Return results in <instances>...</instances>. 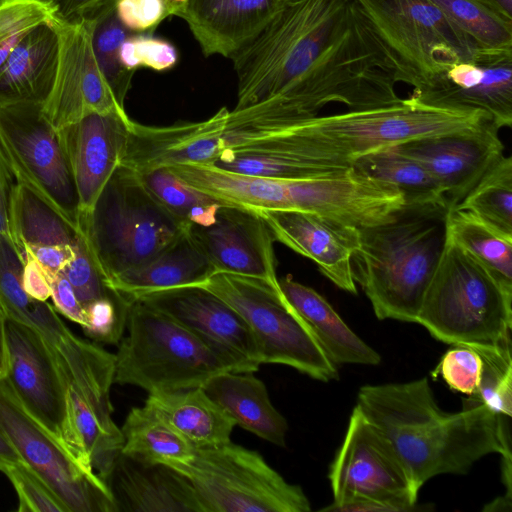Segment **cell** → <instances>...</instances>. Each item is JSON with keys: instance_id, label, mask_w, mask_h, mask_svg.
<instances>
[{"instance_id": "obj_1", "label": "cell", "mask_w": 512, "mask_h": 512, "mask_svg": "<svg viewBox=\"0 0 512 512\" xmlns=\"http://www.w3.org/2000/svg\"><path fill=\"white\" fill-rule=\"evenodd\" d=\"M231 60L234 110L263 105L293 124L330 103L349 110L401 101L355 0H291Z\"/></svg>"}, {"instance_id": "obj_2", "label": "cell", "mask_w": 512, "mask_h": 512, "mask_svg": "<svg viewBox=\"0 0 512 512\" xmlns=\"http://www.w3.org/2000/svg\"><path fill=\"white\" fill-rule=\"evenodd\" d=\"M480 111H454L400 102L295 122L243 149L248 165L274 178H296L318 165L352 167L360 157L415 138L478 128Z\"/></svg>"}, {"instance_id": "obj_3", "label": "cell", "mask_w": 512, "mask_h": 512, "mask_svg": "<svg viewBox=\"0 0 512 512\" xmlns=\"http://www.w3.org/2000/svg\"><path fill=\"white\" fill-rule=\"evenodd\" d=\"M356 406L388 438L419 489L437 475L466 474L489 454L511 457L510 433L484 404L468 396L460 411H443L426 377L362 386Z\"/></svg>"}, {"instance_id": "obj_4", "label": "cell", "mask_w": 512, "mask_h": 512, "mask_svg": "<svg viewBox=\"0 0 512 512\" xmlns=\"http://www.w3.org/2000/svg\"><path fill=\"white\" fill-rule=\"evenodd\" d=\"M447 214L445 207L404 205L389 220L359 228L353 277L378 319L416 323L445 245Z\"/></svg>"}, {"instance_id": "obj_5", "label": "cell", "mask_w": 512, "mask_h": 512, "mask_svg": "<svg viewBox=\"0 0 512 512\" xmlns=\"http://www.w3.org/2000/svg\"><path fill=\"white\" fill-rule=\"evenodd\" d=\"M416 323L451 345L511 351L512 295L446 233Z\"/></svg>"}, {"instance_id": "obj_6", "label": "cell", "mask_w": 512, "mask_h": 512, "mask_svg": "<svg viewBox=\"0 0 512 512\" xmlns=\"http://www.w3.org/2000/svg\"><path fill=\"white\" fill-rule=\"evenodd\" d=\"M190 224L174 217L144 186L138 173L120 165L78 232L105 284L156 256Z\"/></svg>"}, {"instance_id": "obj_7", "label": "cell", "mask_w": 512, "mask_h": 512, "mask_svg": "<svg viewBox=\"0 0 512 512\" xmlns=\"http://www.w3.org/2000/svg\"><path fill=\"white\" fill-rule=\"evenodd\" d=\"M115 354L114 383L148 393L203 387L213 376L237 372L219 351L161 313L134 300Z\"/></svg>"}, {"instance_id": "obj_8", "label": "cell", "mask_w": 512, "mask_h": 512, "mask_svg": "<svg viewBox=\"0 0 512 512\" xmlns=\"http://www.w3.org/2000/svg\"><path fill=\"white\" fill-rule=\"evenodd\" d=\"M393 79L419 89L448 66L474 60L477 44L429 0H355Z\"/></svg>"}, {"instance_id": "obj_9", "label": "cell", "mask_w": 512, "mask_h": 512, "mask_svg": "<svg viewBox=\"0 0 512 512\" xmlns=\"http://www.w3.org/2000/svg\"><path fill=\"white\" fill-rule=\"evenodd\" d=\"M22 260L11 237L0 235V304L8 319L35 331L50 349L69 387L87 403L110 430V399L114 383L115 354L77 337L47 301L30 297L21 282Z\"/></svg>"}, {"instance_id": "obj_10", "label": "cell", "mask_w": 512, "mask_h": 512, "mask_svg": "<svg viewBox=\"0 0 512 512\" xmlns=\"http://www.w3.org/2000/svg\"><path fill=\"white\" fill-rule=\"evenodd\" d=\"M193 486L203 512H308L302 488L287 482L256 451L230 441L194 449L173 467Z\"/></svg>"}, {"instance_id": "obj_11", "label": "cell", "mask_w": 512, "mask_h": 512, "mask_svg": "<svg viewBox=\"0 0 512 512\" xmlns=\"http://www.w3.org/2000/svg\"><path fill=\"white\" fill-rule=\"evenodd\" d=\"M197 286L214 293L242 316L255 338L262 364L288 365L322 382L338 379L337 365L284 299L279 284L217 271Z\"/></svg>"}, {"instance_id": "obj_12", "label": "cell", "mask_w": 512, "mask_h": 512, "mask_svg": "<svg viewBox=\"0 0 512 512\" xmlns=\"http://www.w3.org/2000/svg\"><path fill=\"white\" fill-rule=\"evenodd\" d=\"M335 507L381 504L392 512L418 507L419 488L388 438L355 406L328 474Z\"/></svg>"}, {"instance_id": "obj_13", "label": "cell", "mask_w": 512, "mask_h": 512, "mask_svg": "<svg viewBox=\"0 0 512 512\" xmlns=\"http://www.w3.org/2000/svg\"><path fill=\"white\" fill-rule=\"evenodd\" d=\"M0 153L23 186L78 231V196L57 130L41 103L0 106Z\"/></svg>"}, {"instance_id": "obj_14", "label": "cell", "mask_w": 512, "mask_h": 512, "mask_svg": "<svg viewBox=\"0 0 512 512\" xmlns=\"http://www.w3.org/2000/svg\"><path fill=\"white\" fill-rule=\"evenodd\" d=\"M0 430L68 512H118L107 483L25 410L4 377H0Z\"/></svg>"}, {"instance_id": "obj_15", "label": "cell", "mask_w": 512, "mask_h": 512, "mask_svg": "<svg viewBox=\"0 0 512 512\" xmlns=\"http://www.w3.org/2000/svg\"><path fill=\"white\" fill-rule=\"evenodd\" d=\"M5 341V380L25 410L75 458L68 415L69 385L50 349L31 328L8 318Z\"/></svg>"}, {"instance_id": "obj_16", "label": "cell", "mask_w": 512, "mask_h": 512, "mask_svg": "<svg viewBox=\"0 0 512 512\" xmlns=\"http://www.w3.org/2000/svg\"><path fill=\"white\" fill-rule=\"evenodd\" d=\"M58 64L42 113L59 130L93 113L126 112L121 108L96 61L89 18L54 21Z\"/></svg>"}, {"instance_id": "obj_17", "label": "cell", "mask_w": 512, "mask_h": 512, "mask_svg": "<svg viewBox=\"0 0 512 512\" xmlns=\"http://www.w3.org/2000/svg\"><path fill=\"white\" fill-rule=\"evenodd\" d=\"M409 98L438 109L480 111L500 129L512 125V50L479 51L471 61L454 63Z\"/></svg>"}, {"instance_id": "obj_18", "label": "cell", "mask_w": 512, "mask_h": 512, "mask_svg": "<svg viewBox=\"0 0 512 512\" xmlns=\"http://www.w3.org/2000/svg\"><path fill=\"white\" fill-rule=\"evenodd\" d=\"M225 356L237 372H256L262 364L255 338L242 316L200 286H181L138 297ZM134 301V300H133Z\"/></svg>"}, {"instance_id": "obj_19", "label": "cell", "mask_w": 512, "mask_h": 512, "mask_svg": "<svg viewBox=\"0 0 512 512\" xmlns=\"http://www.w3.org/2000/svg\"><path fill=\"white\" fill-rule=\"evenodd\" d=\"M492 122L478 128L411 139L393 146L418 161L435 179L448 210L455 208L489 168L504 145Z\"/></svg>"}, {"instance_id": "obj_20", "label": "cell", "mask_w": 512, "mask_h": 512, "mask_svg": "<svg viewBox=\"0 0 512 512\" xmlns=\"http://www.w3.org/2000/svg\"><path fill=\"white\" fill-rule=\"evenodd\" d=\"M131 120L126 112L93 113L57 130L78 196V223L121 165Z\"/></svg>"}, {"instance_id": "obj_21", "label": "cell", "mask_w": 512, "mask_h": 512, "mask_svg": "<svg viewBox=\"0 0 512 512\" xmlns=\"http://www.w3.org/2000/svg\"><path fill=\"white\" fill-rule=\"evenodd\" d=\"M189 232L216 272L254 277L278 285L275 238L258 212L222 205L210 225L190 224Z\"/></svg>"}, {"instance_id": "obj_22", "label": "cell", "mask_w": 512, "mask_h": 512, "mask_svg": "<svg viewBox=\"0 0 512 512\" xmlns=\"http://www.w3.org/2000/svg\"><path fill=\"white\" fill-rule=\"evenodd\" d=\"M275 241L314 261L321 273L338 288L357 293L352 254L359 244V228L297 210H263Z\"/></svg>"}, {"instance_id": "obj_23", "label": "cell", "mask_w": 512, "mask_h": 512, "mask_svg": "<svg viewBox=\"0 0 512 512\" xmlns=\"http://www.w3.org/2000/svg\"><path fill=\"white\" fill-rule=\"evenodd\" d=\"M282 0H188L175 14L188 25L202 53L232 58L265 28Z\"/></svg>"}, {"instance_id": "obj_24", "label": "cell", "mask_w": 512, "mask_h": 512, "mask_svg": "<svg viewBox=\"0 0 512 512\" xmlns=\"http://www.w3.org/2000/svg\"><path fill=\"white\" fill-rule=\"evenodd\" d=\"M106 483L118 512H203L189 480L164 464L120 453Z\"/></svg>"}, {"instance_id": "obj_25", "label": "cell", "mask_w": 512, "mask_h": 512, "mask_svg": "<svg viewBox=\"0 0 512 512\" xmlns=\"http://www.w3.org/2000/svg\"><path fill=\"white\" fill-rule=\"evenodd\" d=\"M9 227L19 254L28 253L51 278L74 258L79 232L23 186L13 183Z\"/></svg>"}, {"instance_id": "obj_26", "label": "cell", "mask_w": 512, "mask_h": 512, "mask_svg": "<svg viewBox=\"0 0 512 512\" xmlns=\"http://www.w3.org/2000/svg\"><path fill=\"white\" fill-rule=\"evenodd\" d=\"M281 294L313 334L324 353L336 365H377L381 356L364 342L330 303L291 275L278 279Z\"/></svg>"}, {"instance_id": "obj_27", "label": "cell", "mask_w": 512, "mask_h": 512, "mask_svg": "<svg viewBox=\"0 0 512 512\" xmlns=\"http://www.w3.org/2000/svg\"><path fill=\"white\" fill-rule=\"evenodd\" d=\"M214 272V266L191 236L188 226L156 256L120 274L108 287L133 301L155 291L197 286Z\"/></svg>"}, {"instance_id": "obj_28", "label": "cell", "mask_w": 512, "mask_h": 512, "mask_svg": "<svg viewBox=\"0 0 512 512\" xmlns=\"http://www.w3.org/2000/svg\"><path fill=\"white\" fill-rule=\"evenodd\" d=\"M54 21L33 29L10 53L0 69V106L43 104L49 95L58 64Z\"/></svg>"}, {"instance_id": "obj_29", "label": "cell", "mask_w": 512, "mask_h": 512, "mask_svg": "<svg viewBox=\"0 0 512 512\" xmlns=\"http://www.w3.org/2000/svg\"><path fill=\"white\" fill-rule=\"evenodd\" d=\"M236 425L285 447L288 424L271 403L265 384L250 372H221L202 387Z\"/></svg>"}, {"instance_id": "obj_30", "label": "cell", "mask_w": 512, "mask_h": 512, "mask_svg": "<svg viewBox=\"0 0 512 512\" xmlns=\"http://www.w3.org/2000/svg\"><path fill=\"white\" fill-rule=\"evenodd\" d=\"M192 187L226 205L253 211L285 210L284 181L233 172L213 164H181L168 167Z\"/></svg>"}, {"instance_id": "obj_31", "label": "cell", "mask_w": 512, "mask_h": 512, "mask_svg": "<svg viewBox=\"0 0 512 512\" xmlns=\"http://www.w3.org/2000/svg\"><path fill=\"white\" fill-rule=\"evenodd\" d=\"M155 408L195 448L230 441L236 423L202 387L148 393Z\"/></svg>"}, {"instance_id": "obj_32", "label": "cell", "mask_w": 512, "mask_h": 512, "mask_svg": "<svg viewBox=\"0 0 512 512\" xmlns=\"http://www.w3.org/2000/svg\"><path fill=\"white\" fill-rule=\"evenodd\" d=\"M121 453L144 462L170 467L190 460L195 447L155 408L148 404L134 407L122 427Z\"/></svg>"}, {"instance_id": "obj_33", "label": "cell", "mask_w": 512, "mask_h": 512, "mask_svg": "<svg viewBox=\"0 0 512 512\" xmlns=\"http://www.w3.org/2000/svg\"><path fill=\"white\" fill-rule=\"evenodd\" d=\"M352 167L363 175L395 187L401 192L404 205L448 209L443 193L430 173L418 161L393 146L358 158Z\"/></svg>"}, {"instance_id": "obj_34", "label": "cell", "mask_w": 512, "mask_h": 512, "mask_svg": "<svg viewBox=\"0 0 512 512\" xmlns=\"http://www.w3.org/2000/svg\"><path fill=\"white\" fill-rule=\"evenodd\" d=\"M446 230L460 248L512 295V238L497 232L471 213L458 209L448 211Z\"/></svg>"}, {"instance_id": "obj_35", "label": "cell", "mask_w": 512, "mask_h": 512, "mask_svg": "<svg viewBox=\"0 0 512 512\" xmlns=\"http://www.w3.org/2000/svg\"><path fill=\"white\" fill-rule=\"evenodd\" d=\"M115 2L107 0L82 17L91 20L96 61L118 105L125 109V99L135 72L126 69L120 60L121 44L131 33L117 19Z\"/></svg>"}, {"instance_id": "obj_36", "label": "cell", "mask_w": 512, "mask_h": 512, "mask_svg": "<svg viewBox=\"0 0 512 512\" xmlns=\"http://www.w3.org/2000/svg\"><path fill=\"white\" fill-rule=\"evenodd\" d=\"M453 209L473 216L512 238V158L500 157Z\"/></svg>"}, {"instance_id": "obj_37", "label": "cell", "mask_w": 512, "mask_h": 512, "mask_svg": "<svg viewBox=\"0 0 512 512\" xmlns=\"http://www.w3.org/2000/svg\"><path fill=\"white\" fill-rule=\"evenodd\" d=\"M148 191L178 220L185 224L210 225L217 210L226 205L192 187L168 167L138 174Z\"/></svg>"}, {"instance_id": "obj_38", "label": "cell", "mask_w": 512, "mask_h": 512, "mask_svg": "<svg viewBox=\"0 0 512 512\" xmlns=\"http://www.w3.org/2000/svg\"><path fill=\"white\" fill-rule=\"evenodd\" d=\"M481 50H512V21L479 0H429Z\"/></svg>"}, {"instance_id": "obj_39", "label": "cell", "mask_w": 512, "mask_h": 512, "mask_svg": "<svg viewBox=\"0 0 512 512\" xmlns=\"http://www.w3.org/2000/svg\"><path fill=\"white\" fill-rule=\"evenodd\" d=\"M57 18L56 0H0V69L27 34Z\"/></svg>"}, {"instance_id": "obj_40", "label": "cell", "mask_w": 512, "mask_h": 512, "mask_svg": "<svg viewBox=\"0 0 512 512\" xmlns=\"http://www.w3.org/2000/svg\"><path fill=\"white\" fill-rule=\"evenodd\" d=\"M483 359L481 379L476 392L470 395L484 404L497 418L502 429L509 432L512 416L511 351H479Z\"/></svg>"}, {"instance_id": "obj_41", "label": "cell", "mask_w": 512, "mask_h": 512, "mask_svg": "<svg viewBox=\"0 0 512 512\" xmlns=\"http://www.w3.org/2000/svg\"><path fill=\"white\" fill-rule=\"evenodd\" d=\"M132 302L118 292L91 302L84 307L85 323L81 326L84 333L97 342L119 343Z\"/></svg>"}, {"instance_id": "obj_42", "label": "cell", "mask_w": 512, "mask_h": 512, "mask_svg": "<svg viewBox=\"0 0 512 512\" xmlns=\"http://www.w3.org/2000/svg\"><path fill=\"white\" fill-rule=\"evenodd\" d=\"M119 55L122 65L133 72L139 68L162 72L173 68L178 61L176 47L152 34H130L122 42Z\"/></svg>"}, {"instance_id": "obj_43", "label": "cell", "mask_w": 512, "mask_h": 512, "mask_svg": "<svg viewBox=\"0 0 512 512\" xmlns=\"http://www.w3.org/2000/svg\"><path fill=\"white\" fill-rule=\"evenodd\" d=\"M3 473L12 483L20 512H68L50 487L23 461L7 467Z\"/></svg>"}, {"instance_id": "obj_44", "label": "cell", "mask_w": 512, "mask_h": 512, "mask_svg": "<svg viewBox=\"0 0 512 512\" xmlns=\"http://www.w3.org/2000/svg\"><path fill=\"white\" fill-rule=\"evenodd\" d=\"M483 369L480 353L467 345H452L442 356L433 372L440 375L454 391L473 395L479 385Z\"/></svg>"}, {"instance_id": "obj_45", "label": "cell", "mask_w": 512, "mask_h": 512, "mask_svg": "<svg viewBox=\"0 0 512 512\" xmlns=\"http://www.w3.org/2000/svg\"><path fill=\"white\" fill-rule=\"evenodd\" d=\"M61 272L72 285L83 308L93 301L117 293L105 284L80 233L75 247V256Z\"/></svg>"}, {"instance_id": "obj_46", "label": "cell", "mask_w": 512, "mask_h": 512, "mask_svg": "<svg viewBox=\"0 0 512 512\" xmlns=\"http://www.w3.org/2000/svg\"><path fill=\"white\" fill-rule=\"evenodd\" d=\"M115 14L131 34H153L169 16L164 0H116Z\"/></svg>"}, {"instance_id": "obj_47", "label": "cell", "mask_w": 512, "mask_h": 512, "mask_svg": "<svg viewBox=\"0 0 512 512\" xmlns=\"http://www.w3.org/2000/svg\"><path fill=\"white\" fill-rule=\"evenodd\" d=\"M48 280L55 309L69 320L83 326L85 323L84 308L65 275L59 272Z\"/></svg>"}, {"instance_id": "obj_48", "label": "cell", "mask_w": 512, "mask_h": 512, "mask_svg": "<svg viewBox=\"0 0 512 512\" xmlns=\"http://www.w3.org/2000/svg\"><path fill=\"white\" fill-rule=\"evenodd\" d=\"M22 260L21 282L24 291L32 298L47 301L51 286L39 262L28 253L19 254Z\"/></svg>"}, {"instance_id": "obj_49", "label": "cell", "mask_w": 512, "mask_h": 512, "mask_svg": "<svg viewBox=\"0 0 512 512\" xmlns=\"http://www.w3.org/2000/svg\"><path fill=\"white\" fill-rule=\"evenodd\" d=\"M14 180L0 153V235L9 236L10 196Z\"/></svg>"}, {"instance_id": "obj_50", "label": "cell", "mask_w": 512, "mask_h": 512, "mask_svg": "<svg viewBox=\"0 0 512 512\" xmlns=\"http://www.w3.org/2000/svg\"><path fill=\"white\" fill-rule=\"evenodd\" d=\"M107 0H56L58 16L65 20L82 17Z\"/></svg>"}, {"instance_id": "obj_51", "label": "cell", "mask_w": 512, "mask_h": 512, "mask_svg": "<svg viewBox=\"0 0 512 512\" xmlns=\"http://www.w3.org/2000/svg\"><path fill=\"white\" fill-rule=\"evenodd\" d=\"M21 458L11 442L0 430V471L3 472L7 467L21 462Z\"/></svg>"}, {"instance_id": "obj_52", "label": "cell", "mask_w": 512, "mask_h": 512, "mask_svg": "<svg viewBox=\"0 0 512 512\" xmlns=\"http://www.w3.org/2000/svg\"><path fill=\"white\" fill-rule=\"evenodd\" d=\"M6 314L0 304V377H5L7 371V355L5 341Z\"/></svg>"}, {"instance_id": "obj_53", "label": "cell", "mask_w": 512, "mask_h": 512, "mask_svg": "<svg viewBox=\"0 0 512 512\" xmlns=\"http://www.w3.org/2000/svg\"><path fill=\"white\" fill-rule=\"evenodd\" d=\"M501 17L512 21V0H479Z\"/></svg>"}, {"instance_id": "obj_54", "label": "cell", "mask_w": 512, "mask_h": 512, "mask_svg": "<svg viewBox=\"0 0 512 512\" xmlns=\"http://www.w3.org/2000/svg\"><path fill=\"white\" fill-rule=\"evenodd\" d=\"M512 497L511 493L506 492L504 496L496 498L484 507V511H510L511 510Z\"/></svg>"}, {"instance_id": "obj_55", "label": "cell", "mask_w": 512, "mask_h": 512, "mask_svg": "<svg viewBox=\"0 0 512 512\" xmlns=\"http://www.w3.org/2000/svg\"><path fill=\"white\" fill-rule=\"evenodd\" d=\"M187 1L188 0H164L169 16H175Z\"/></svg>"}, {"instance_id": "obj_56", "label": "cell", "mask_w": 512, "mask_h": 512, "mask_svg": "<svg viewBox=\"0 0 512 512\" xmlns=\"http://www.w3.org/2000/svg\"><path fill=\"white\" fill-rule=\"evenodd\" d=\"M282 1H284V2H288V1H291V0H282Z\"/></svg>"}]
</instances>
